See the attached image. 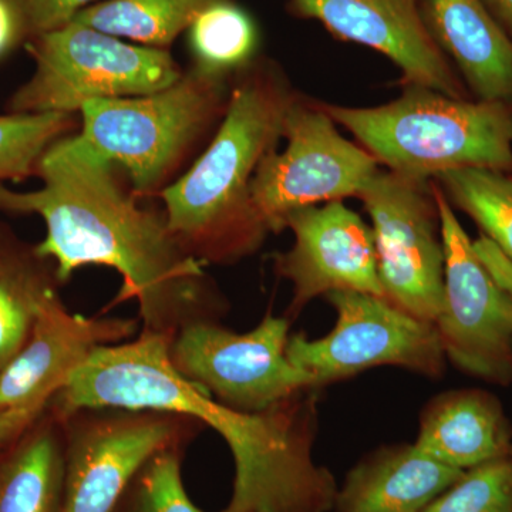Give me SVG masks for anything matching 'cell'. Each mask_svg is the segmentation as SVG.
Listing matches in <instances>:
<instances>
[{
	"mask_svg": "<svg viewBox=\"0 0 512 512\" xmlns=\"http://www.w3.org/2000/svg\"><path fill=\"white\" fill-rule=\"evenodd\" d=\"M511 457H512V450H511Z\"/></svg>",
	"mask_w": 512,
	"mask_h": 512,
	"instance_id": "4dcf8cb0",
	"label": "cell"
},
{
	"mask_svg": "<svg viewBox=\"0 0 512 512\" xmlns=\"http://www.w3.org/2000/svg\"><path fill=\"white\" fill-rule=\"evenodd\" d=\"M288 144L271 151L251 184L255 210L269 232L284 231L293 212L359 197L379 173L366 148L342 136L318 103L296 96L282 127Z\"/></svg>",
	"mask_w": 512,
	"mask_h": 512,
	"instance_id": "ba28073f",
	"label": "cell"
},
{
	"mask_svg": "<svg viewBox=\"0 0 512 512\" xmlns=\"http://www.w3.org/2000/svg\"><path fill=\"white\" fill-rule=\"evenodd\" d=\"M138 328V318L69 312L56 291L47 293L28 340L0 376V409L37 419L97 349L127 342Z\"/></svg>",
	"mask_w": 512,
	"mask_h": 512,
	"instance_id": "4fadbf2b",
	"label": "cell"
},
{
	"mask_svg": "<svg viewBox=\"0 0 512 512\" xmlns=\"http://www.w3.org/2000/svg\"><path fill=\"white\" fill-rule=\"evenodd\" d=\"M211 0H106L82 10L73 22L82 23L137 45L165 49L190 29Z\"/></svg>",
	"mask_w": 512,
	"mask_h": 512,
	"instance_id": "ffe728a7",
	"label": "cell"
},
{
	"mask_svg": "<svg viewBox=\"0 0 512 512\" xmlns=\"http://www.w3.org/2000/svg\"><path fill=\"white\" fill-rule=\"evenodd\" d=\"M285 229H291L295 241L288 252L275 256V272L292 284V318L330 292L383 298L372 227L342 201L295 211Z\"/></svg>",
	"mask_w": 512,
	"mask_h": 512,
	"instance_id": "5bb4252c",
	"label": "cell"
},
{
	"mask_svg": "<svg viewBox=\"0 0 512 512\" xmlns=\"http://www.w3.org/2000/svg\"><path fill=\"white\" fill-rule=\"evenodd\" d=\"M234 76L194 66L160 92L89 101L79 136L126 171L136 197H157L224 119Z\"/></svg>",
	"mask_w": 512,
	"mask_h": 512,
	"instance_id": "5b68a950",
	"label": "cell"
},
{
	"mask_svg": "<svg viewBox=\"0 0 512 512\" xmlns=\"http://www.w3.org/2000/svg\"><path fill=\"white\" fill-rule=\"evenodd\" d=\"M116 168L79 134L60 138L37 163L43 187L0 185V210L43 218L36 254L53 262L60 284L84 266L114 269L123 285L106 311L137 301L143 332L173 340L192 323L218 322L225 302L205 265L181 247L164 211L141 207L124 190Z\"/></svg>",
	"mask_w": 512,
	"mask_h": 512,
	"instance_id": "6da1fadb",
	"label": "cell"
},
{
	"mask_svg": "<svg viewBox=\"0 0 512 512\" xmlns=\"http://www.w3.org/2000/svg\"><path fill=\"white\" fill-rule=\"evenodd\" d=\"M170 343L141 330L136 339L101 346L50 406L59 413L119 407L183 414L218 431L231 450L234 491L221 512H332L338 483L312 454L319 389L302 390L264 412H239L181 376Z\"/></svg>",
	"mask_w": 512,
	"mask_h": 512,
	"instance_id": "7a4b0ae2",
	"label": "cell"
},
{
	"mask_svg": "<svg viewBox=\"0 0 512 512\" xmlns=\"http://www.w3.org/2000/svg\"><path fill=\"white\" fill-rule=\"evenodd\" d=\"M18 18L20 35H46L72 23L94 0H8Z\"/></svg>",
	"mask_w": 512,
	"mask_h": 512,
	"instance_id": "4316f807",
	"label": "cell"
},
{
	"mask_svg": "<svg viewBox=\"0 0 512 512\" xmlns=\"http://www.w3.org/2000/svg\"><path fill=\"white\" fill-rule=\"evenodd\" d=\"M444 247V299L436 320L446 357L484 382H512V292L495 281L453 205L430 181Z\"/></svg>",
	"mask_w": 512,
	"mask_h": 512,
	"instance_id": "8fae6325",
	"label": "cell"
},
{
	"mask_svg": "<svg viewBox=\"0 0 512 512\" xmlns=\"http://www.w3.org/2000/svg\"><path fill=\"white\" fill-rule=\"evenodd\" d=\"M289 319L268 313L247 333L215 320L192 323L170 343V359L181 376L217 402L259 413L293 394L316 389L312 376L286 355Z\"/></svg>",
	"mask_w": 512,
	"mask_h": 512,
	"instance_id": "9c48e42d",
	"label": "cell"
},
{
	"mask_svg": "<svg viewBox=\"0 0 512 512\" xmlns=\"http://www.w3.org/2000/svg\"><path fill=\"white\" fill-rule=\"evenodd\" d=\"M195 66L234 76L254 62L258 32L254 20L231 0H211L191 23Z\"/></svg>",
	"mask_w": 512,
	"mask_h": 512,
	"instance_id": "7402d4cb",
	"label": "cell"
},
{
	"mask_svg": "<svg viewBox=\"0 0 512 512\" xmlns=\"http://www.w3.org/2000/svg\"><path fill=\"white\" fill-rule=\"evenodd\" d=\"M37 419L26 416V414L0 409V451L19 439Z\"/></svg>",
	"mask_w": 512,
	"mask_h": 512,
	"instance_id": "83f0119b",
	"label": "cell"
},
{
	"mask_svg": "<svg viewBox=\"0 0 512 512\" xmlns=\"http://www.w3.org/2000/svg\"><path fill=\"white\" fill-rule=\"evenodd\" d=\"M19 37L22 35L12 6L8 0H0V56L8 52Z\"/></svg>",
	"mask_w": 512,
	"mask_h": 512,
	"instance_id": "f1b7e54d",
	"label": "cell"
},
{
	"mask_svg": "<svg viewBox=\"0 0 512 512\" xmlns=\"http://www.w3.org/2000/svg\"><path fill=\"white\" fill-rule=\"evenodd\" d=\"M414 447L441 464L467 471L511 456L512 430L493 394L451 390L424 409Z\"/></svg>",
	"mask_w": 512,
	"mask_h": 512,
	"instance_id": "ac0fdd59",
	"label": "cell"
},
{
	"mask_svg": "<svg viewBox=\"0 0 512 512\" xmlns=\"http://www.w3.org/2000/svg\"><path fill=\"white\" fill-rule=\"evenodd\" d=\"M289 5L339 39L389 57L402 70L406 86L468 99L466 86L427 28L419 0H289Z\"/></svg>",
	"mask_w": 512,
	"mask_h": 512,
	"instance_id": "9a60e30c",
	"label": "cell"
},
{
	"mask_svg": "<svg viewBox=\"0 0 512 512\" xmlns=\"http://www.w3.org/2000/svg\"><path fill=\"white\" fill-rule=\"evenodd\" d=\"M316 103L377 163L407 180L429 184L461 168L512 170L511 104L454 99L421 86L366 109Z\"/></svg>",
	"mask_w": 512,
	"mask_h": 512,
	"instance_id": "277c9868",
	"label": "cell"
},
{
	"mask_svg": "<svg viewBox=\"0 0 512 512\" xmlns=\"http://www.w3.org/2000/svg\"><path fill=\"white\" fill-rule=\"evenodd\" d=\"M183 450L161 451L144 464L114 512H205L192 503L181 474Z\"/></svg>",
	"mask_w": 512,
	"mask_h": 512,
	"instance_id": "d4e9b609",
	"label": "cell"
},
{
	"mask_svg": "<svg viewBox=\"0 0 512 512\" xmlns=\"http://www.w3.org/2000/svg\"><path fill=\"white\" fill-rule=\"evenodd\" d=\"M28 50L36 70L10 101L12 113L76 114L89 101L146 96L183 76L168 50L77 22L35 37Z\"/></svg>",
	"mask_w": 512,
	"mask_h": 512,
	"instance_id": "8992f818",
	"label": "cell"
},
{
	"mask_svg": "<svg viewBox=\"0 0 512 512\" xmlns=\"http://www.w3.org/2000/svg\"><path fill=\"white\" fill-rule=\"evenodd\" d=\"M56 284L57 276L0 262V376L25 345L37 306Z\"/></svg>",
	"mask_w": 512,
	"mask_h": 512,
	"instance_id": "cb8c5ba5",
	"label": "cell"
},
{
	"mask_svg": "<svg viewBox=\"0 0 512 512\" xmlns=\"http://www.w3.org/2000/svg\"><path fill=\"white\" fill-rule=\"evenodd\" d=\"M434 181L450 204L466 212L512 265V177L487 168H461Z\"/></svg>",
	"mask_w": 512,
	"mask_h": 512,
	"instance_id": "44dd1931",
	"label": "cell"
},
{
	"mask_svg": "<svg viewBox=\"0 0 512 512\" xmlns=\"http://www.w3.org/2000/svg\"><path fill=\"white\" fill-rule=\"evenodd\" d=\"M464 473L414 444L383 447L349 471L332 512H423Z\"/></svg>",
	"mask_w": 512,
	"mask_h": 512,
	"instance_id": "e0dca14e",
	"label": "cell"
},
{
	"mask_svg": "<svg viewBox=\"0 0 512 512\" xmlns=\"http://www.w3.org/2000/svg\"><path fill=\"white\" fill-rule=\"evenodd\" d=\"M76 126L74 114L12 113L0 116V183L22 180L43 154Z\"/></svg>",
	"mask_w": 512,
	"mask_h": 512,
	"instance_id": "603a6c76",
	"label": "cell"
},
{
	"mask_svg": "<svg viewBox=\"0 0 512 512\" xmlns=\"http://www.w3.org/2000/svg\"><path fill=\"white\" fill-rule=\"evenodd\" d=\"M357 198L372 221L383 299L436 323L444 299V247L430 183L379 171Z\"/></svg>",
	"mask_w": 512,
	"mask_h": 512,
	"instance_id": "7c38bea8",
	"label": "cell"
},
{
	"mask_svg": "<svg viewBox=\"0 0 512 512\" xmlns=\"http://www.w3.org/2000/svg\"><path fill=\"white\" fill-rule=\"evenodd\" d=\"M64 430L52 407L0 451V512H63Z\"/></svg>",
	"mask_w": 512,
	"mask_h": 512,
	"instance_id": "d6986e66",
	"label": "cell"
},
{
	"mask_svg": "<svg viewBox=\"0 0 512 512\" xmlns=\"http://www.w3.org/2000/svg\"><path fill=\"white\" fill-rule=\"evenodd\" d=\"M59 414L64 430L63 512H114L151 457L184 450L204 427L183 414L157 410L80 407Z\"/></svg>",
	"mask_w": 512,
	"mask_h": 512,
	"instance_id": "52a82bcc",
	"label": "cell"
},
{
	"mask_svg": "<svg viewBox=\"0 0 512 512\" xmlns=\"http://www.w3.org/2000/svg\"><path fill=\"white\" fill-rule=\"evenodd\" d=\"M296 99L284 74L248 64L232 79L224 119L191 170L157 195L181 247L204 265L235 264L269 234L252 201L251 184L266 154L276 150Z\"/></svg>",
	"mask_w": 512,
	"mask_h": 512,
	"instance_id": "3957f363",
	"label": "cell"
},
{
	"mask_svg": "<svg viewBox=\"0 0 512 512\" xmlns=\"http://www.w3.org/2000/svg\"><path fill=\"white\" fill-rule=\"evenodd\" d=\"M423 16L477 100L512 106V37L484 0H426Z\"/></svg>",
	"mask_w": 512,
	"mask_h": 512,
	"instance_id": "2e32d148",
	"label": "cell"
},
{
	"mask_svg": "<svg viewBox=\"0 0 512 512\" xmlns=\"http://www.w3.org/2000/svg\"><path fill=\"white\" fill-rule=\"evenodd\" d=\"M487 8L512 37V0H484Z\"/></svg>",
	"mask_w": 512,
	"mask_h": 512,
	"instance_id": "f546056e",
	"label": "cell"
},
{
	"mask_svg": "<svg viewBox=\"0 0 512 512\" xmlns=\"http://www.w3.org/2000/svg\"><path fill=\"white\" fill-rule=\"evenodd\" d=\"M326 296L338 313L335 328L320 339L292 336L286 346L289 360L312 376L316 389L377 366L443 375L446 353L434 323L370 293L336 291Z\"/></svg>",
	"mask_w": 512,
	"mask_h": 512,
	"instance_id": "30bf717a",
	"label": "cell"
},
{
	"mask_svg": "<svg viewBox=\"0 0 512 512\" xmlns=\"http://www.w3.org/2000/svg\"><path fill=\"white\" fill-rule=\"evenodd\" d=\"M423 512H512V457L470 468Z\"/></svg>",
	"mask_w": 512,
	"mask_h": 512,
	"instance_id": "484cf974",
	"label": "cell"
}]
</instances>
